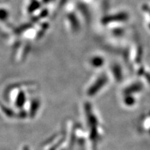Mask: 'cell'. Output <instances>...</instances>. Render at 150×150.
<instances>
[{
  "label": "cell",
  "mask_w": 150,
  "mask_h": 150,
  "mask_svg": "<svg viewBox=\"0 0 150 150\" xmlns=\"http://www.w3.org/2000/svg\"><path fill=\"white\" fill-rule=\"evenodd\" d=\"M149 10H150V9H149ZM149 13H150V11H149Z\"/></svg>",
  "instance_id": "3957f363"
},
{
  "label": "cell",
  "mask_w": 150,
  "mask_h": 150,
  "mask_svg": "<svg viewBox=\"0 0 150 150\" xmlns=\"http://www.w3.org/2000/svg\"><path fill=\"white\" fill-rule=\"evenodd\" d=\"M92 63L94 66H99V65H102L103 63V60L102 58L99 57H95L93 58V60H92Z\"/></svg>",
  "instance_id": "7a4b0ae2"
},
{
  "label": "cell",
  "mask_w": 150,
  "mask_h": 150,
  "mask_svg": "<svg viewBox=\"0 0 150 150\" xmlns=\"http://www.w3.org/2000/svg\"><path fill=\"white\" fill-rule=\"evenodd\" d=\"M127 18V13H118L116 14L115 16H109V18H105V20H104V23H108V22H110L112 20H114V21H122V20H125Z\"/></svg>",
  "instance_id": "6da1fadb"
}]
</instances>
